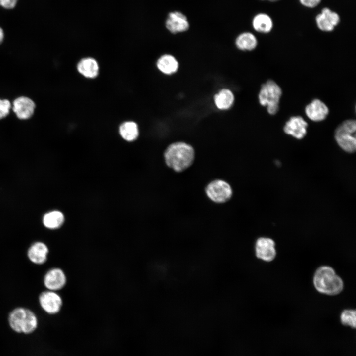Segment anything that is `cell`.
Masks as SVG:
<instances>
[{
  "instance_id": "obj_24",
  "label": "cell",
  "mask_w": 356,
  "mask_h": 356,
  "mask_svg": "<svg viewBox=\"0 0 356 356\" xmlns=\"http://www.w3.org/2000/svg\"><path fill=\"white\" fill-rule=\"evenodd\" d=\"M11 107L10 102L8 100L0 99V120L8 115Z\"/></svg>"
},
{
  "instance_id": "obj_15",
  "label": "cell",
  "mask_w": 356,
  "mask_h": 356,
  "mask_svg": "<svg viewBox=\"0 0 356 356\" xmlns=\"http://www.w3.org/2000/svg\"><path fill=\"white\" fill-rule=\"evenodd\" d=\"M235 100L233 92L227 88L219 89L213 96L214 106L220 111H227L231 109L233 106Z\"/></svg>"
},
{
  "instance_id": "obj_4",
  "label": "cell",
  "mask_w": 356,
  "mask_h": 356,
  "mask_svg": "<svg viewBox=\"0 0 356 356\" xmlns=\"http://www.w3.org/2000/svg\"><path fill=\"white\" fill-rule=\"evenodd\" d=\"M282 95L280 86L274 81L268 80L263 84L258 94L259 103L266 107L270 115H275L279 109V104Z\"/></svg>"
},
{
  "instance_id": "obj_28",
  "label": "cell",
  "mask_w": 356,
  "mask_h": 356,
  "mask_svg": "<svg viewBox=\"0 0 356 356\" xmlns=\"http://www.w3.org/2000/svg\"><path fill=\"white\" fill-rule=\"evenodd\" d=\"M267 0V1H270V2H274L278 1H279V0Z\"/></svg>"
},
{
  "instance_id": "obj_13",
  "label": "cell",
  "mask_w": 356,
  "mask_h": 356,
  "mask_svg": "<svg viewBox=\"0 0 356 356\" xmlns=\"http://www.w3.org/2000/svg\"><path fill=\"white\" fill-rule=\"evenodd\" d=\"M305 112L311 120L320 122L326 119L329 114V108L320 99H314L306 106Z\"/></svg>"
},
{
  "instance_id": "obj_3",
  "label": "cell",
  "mask_w": 356,
  "mask_h": 356,
  "mask_svg": "<svg viewBox=\"0 0 356 356\" xmlns=\"http://www.w3.org/2000/svg\"><path fill=\"white\" fill-rule=\"evenodd\" d=\"M8 322L15 332L29 334L37 328L38 319L31 310L22 307L14 309L9 314Z\"/></svg>"
},
{
  "instance_id": "obj_18",
  "label": "cell",
  "mask_w": 356,
  "mask_h": 356,
  "mask_svg": "<svg viewBox=\"0 0 356 356\" xmlns=\"http://www.w3.org/2000/svg\"><path fill=\"white\" fill-rule=\"evenodd\" d=\"M48 252L47 245L42 242L38 241L29 248L27 255L31 262L35 264L41 265L46 261Z\"/></svg>"
},
{
  "instance_id": "obj_11",
  "label": "cell",
  "mask_w": 356,
  "mask_h": 356,
  "mask_svg": "<svg viewBox=\"0 0 356 356\" xmlns=\"http://www.w3.org/2000/svg\"><path fill=\"white\" fill-rule=\"evenodd\" d=\"M255 253L259 259L267 262L272 261L276 254L274 241L267 237L258 238L255 244Z\"/></svg>"
},
{
  "instance_id": "obj_20",
  "label": "cell",
  "mask_w": 356,
  "mask_h": 356,
  "mask_svg": "<svg viewBox=\"0 0 356 356\" xmlns=\"http://www.w3.org/2000/svg\"><path fill=\"white\" fill-rule=\"evenodd\" d=\"M252 24L256 31L263 34L268 33L273 27V21L271 17L264 13H260L256 15L253 18Z\"/></svg>"
},
{
  "instance_id": "obj_7",
  "label": "cell",
  "mask_w": 356,
  "mask_h": 356,
  "mask_svg": "<svg viewBox=\"0 0 356 356\" xmlns=\"http://www.w3.org/2000/svg\"><path fill=\"white\" fill-rule=\"evenodd\" d=\"M39 301L42 308L50 314L58 313L60 311L63 304L61 296L56 291L50 290L41 293L39 297Z\"/></svg>"
},
{
  "instance_id": "obj_16",
  "label": "cell",
  "mask_w": 356,
  "mask_h": 356,
  "mask_svg": "<svg viewBox=\"0 0 356 356\" xmlns=\"http://www.w3.org/2000/svg\"><path fill=\"white\" fill-rule=\"evenodd\" d=\"M156 66L157 69L163 74L171 76L175 74L178 71L179 63L173 55L165 53L157 59Z\"/></svg>"
},
{
  "instance_id": "obj_9",
  "label": "cell",
  "mask_w": 356,
  "mask_h": 356,
  "mask_svg": "<svg viewBox=\"0 0 356 356\" xmlns=\"http://www.w3.org/2000/svg\"><path fill=\"white\" fill-rule=\"evenodd\" d=\"M316 25L323 32H331L339 24L340 17L336 12L328 7L323 8L315 17Z\"/></svg>"
},
{
  "instance_id": "obj_8",
  "label": "cell",
  "mask_w": 356,
  "mask_h": 356,
  "mask_svg": "<svg viewBox=\"0 0 356 356\" xmlns=\"http://www.w3.org/2000/svg\"><path fill=\"white\" fill-rule=\"evenodd\" d=\"M165 24L166 29L174 34L186 32L190 26L186 15L178 11L170 12Z\"/></svg>"
},
{
  "instance_id": "obj_21",
  "label": "cell",
  "mask_w": 356,
  "mask_h": 356,
  "mask_svg": "<svg viewBox=\"0 0 356 356\" xmlns=\"http://www.w3.org/2000/svg\"><path fill=\"white\" fill-rule=\"evenodd\" d=\"M119 132L121 137L128 141H134L139 135L138 125L133 121L122 123L119 127Z\"/></svg>"
},
{
  "instance_id": "obj_23",
  "label": "cell",
  "mask_w": 356,
  "mask_h": 356,
  "mask_svg": "<svg viewBox=\"0 0 356 356\" xmlns=\"http://www.w3.org/2000/svg\"><path fill=\"white\" fill-rule=\"evenodd\" d=\"M356 312L355 310H345L341 313V323L347 326L355 328L356 326Z\"/></svg>"
},
{
  "instance_id": "obj_5",
  "label": "cell",
  "mask_w": 356,
  "mask_h": 356,
  "mask_svg": "<svg viewBox=\"0 0 356 356\" xmlns=\"http://www.w3.org/2000/svg\"><path fill=\"white\" fill-rule=\"evenodd\" d=\"M356 122L354 120H347L336 129L335 138L339 146L344 151L353 153L356 148Z\"/></svg>"
},
{
  "instance_id": "obj_10",
  "label": "cell",
  "mask_w": 356,
  "mask_h": 356,
  "mask_svg": "<svg viewBox=\"0 0 356 356\" xmlns=\"http://www.w3.org/2000/svg\"><path fill=\"white\" fill-rule=\"evenodd\" d=\"M67 282L66 276L61 268H53L44 275V283L48 290L57 291L63 288Z\"/></svg>"
},
{
  "instance_id": "obj_27",
  "label": "cell",
  "mask_w": 356,
  "mask_h": 356,
  "mask_svg": "<svg viewBox=\"0 0 356 356\" xmlns=\"http://www.w3.org/2000/svg\"><path fill=\"white\" fill-rule=\"evenodd\" d=\"M4 39V32L1 27H0V44L2 42Z\"/></svg>"
},
{
  "instance_id": "obj_25",
  "label": "cell",
  "mask_w": 356,
  "mask_h": 356,
  "mask_svg": "<svg viewBox=\"0 0 356 356\" xmlns=\"http://www.w3.org/2000/svg\"><path fill=\"white\" fill-rule=\"evenodd\" d=\"M300 3L304 6L313 8L317 7L321 2V0H299Z\"/></svg>"
},
{
  "instance_id": "obj_26",
  "label": "cell",
  "mask_w": 356,
  "mask_h": 356,
  "mask_svg": "<svg viewBox=\"0 0 356 356\" xmlns=\"http://www.w3.org/2000/svg\"><path fill=\"white\" fill-rule=\"evenodd\" d=\"M18 0H0V6L7 9L15 7Z\"/></svg>"
},
{
  "instance_id": "obj_12",
  "label": "cell",
  "mask_w": 356,
  "mask_h": 356,
  "mask_svg": "<svg viewBox=\"0 0 356 356\" xmlns=\"http://www.w3.org/2000/svg\"><path fill=\"white\" fill-rule=\"evenodd\" d=\"M307 122L300 116H292L284 126V132L297 139L303 138L307 133Z\"/></svg>"
},
{
  "instance_id": "obj_2",
  "label": "cell",
  "mask_w": 356,
  "mask_h": 356,
  "mask_svg": "<svg viewBox=\"0 0 356 356\" xmlns=\"http://www.w3.org/2000/svg\"><path fill=\"white\" fill-rule=\"evenodd\" d=\"M313 284L319 292L335 295L343 289V282L334 270L330 267L323 266L316 271L313 277Z\"/></svg>"
},
{
  "instance_id": "obj_17",
  "label": "cell",
  "mask_w": 356,
  "mask_h": 356,
  "mask_svg": "<svg viewBox=\"0 0 356 356\" xmlns=\"http://www.w3.org/2000/svg\"><path fill=\"white\" fill-rule=\"evenodd\" d=\"M79 73L88 79H94L99 74V66L97 60L91 57L81 59L77 64Z\"/></svg>"
},
{
  "instance_id": "obj_22",
  "label": "cell",
  "mask_w": 356,
  "mask_h": 356,
  "mask_svg": "<svg viewBox=\"0 0 356 356\" xmlns=\"http://www.w3.org/2000/svg\"><path fill=\"white\" fill-rule=\"evenodd\" d=\"M64 222V217L62 212L53 211L46 213L43 217V222L44 226L50 229L60 228Z\"/></svg>"
},
{
  "instance_id": "obj_14",
  "label": "cell",
  "mask_w": 356,
  "mask_h": 356,
  "mask_svg": "<svg viewBox=\"0 0 356 356\" xmlns=\"http://www.w3.org/2000/svg\"><path fill=\"white\" fill-rule=\"evenodd\" d=\"M35 107V102L31 99L21 96L13 101L12 109L19 119L25 120L32 117Z\"/></svg>"
},
{
  "instance_id": "obj_19",
  "label": "cell",
  "mask_w": 356,
  "mask_h": 356,
  "mask_svg": "<svg viewBox=\"0 0 356 356\" xmlns=\"http://www.w3.org/2000/svg\"><path fill=\"white\" fill-rule=\"evenodd\" d=\"M235 45L240 51H251L257 47L258 40L252 33L244 32L237 36L235 40Z\"/></svg>"
},
{
  "instance_id": "obj_1",
  "label": "cell",
  "mask_w": 356,
  "mask_h": 356,
  "mask_svg": "<svg viewBox=\"0 0 356 356\" xmlns=\"http://www.w3.org/2000/svg\"><path fill=\"white\" fill-rule=\"evenodd\" d=\"M195 158L193 147L182 141L170 144L164 152L165 164L177 173H181L188 169L193 164Z\"/></svg>"
},
{
  "instance_id": "obj_6",
  "label": "cell",
  "mask_w": 356,
  "mask_h": 356,
  "mask_svg": "<svg viewBox=\"0 0 356 356\" xmlns=\"http://www.w3.org/2000/svg\"><path fill=\"white\" fill-rule=\"evenodd\" d=\"M207 198L216 204H223L232 197L233 191L230 184L222 179H216L209 182L205 189Z\"/></svg>"
}]
</instances>
